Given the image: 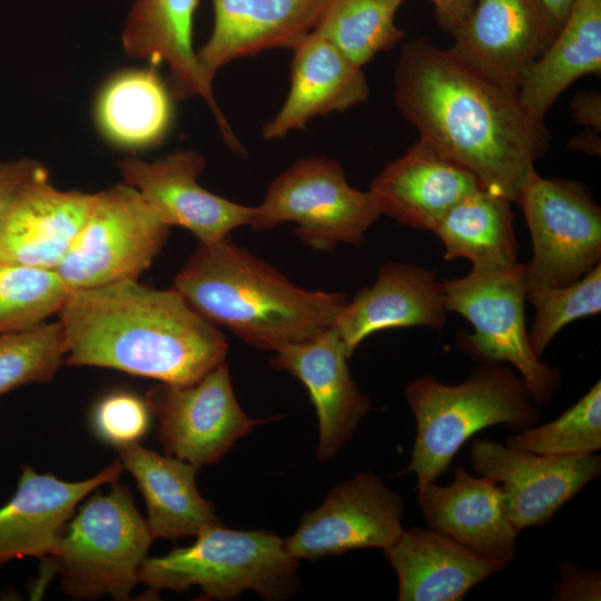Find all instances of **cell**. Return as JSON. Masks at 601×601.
<instances>
[{
	"instance_id": "8",
	"label": "cell",
	"mask_w": 601,
	"mask_h": 601,
	"mask_svg": "<svg viewBox=\"0 0 601 601\" xmlns=\"http://www.w3.org/2000/svg\"><path fill=\"white\" fill-rule=\"evenodd\" d=\"M380 215L371 194L353 188L337 160L308 157L270 183L249 226L267 230L293 221L305 245L331 250L341 243L361 244Z\"/></svg>"
},
{
	"instance_id": "13",
	"label": "cell",
	"mask_w": 601,
	"mask_h": 601,
	"mask_svg": "<svg viewBox=\"0 0 601 601\" xmlns=\"http://www.w3.org/2000/svg\"><path fill=\"white\" fill-rule=\"evenodd\" d=\"M469 457L473 470L501 483L503 509L521 532L548 523L601 472V457L538 454L492 440H474Z\"/></svg>"
},
{
	"instance_id": "4",
	"label": "cell",
	"mask_w": 601,
	"mask_h": 601,
	"mask_svg": "<svg viewBox=\"0 0 601 601\" xmlns=\"http://www.w3.org/2000/svg\"><path fill=\"white\" fill-rule=\"evenodd\" d=\"M416 422V436L405 472L416 476V491L449 470L460 447L476 432L504 425L518 432L534 426L539 414L521 377L501 365L476 368L460 384L418 377L405 388Z\"/></svg>"
},
{
	"instance_id": "1",
	"label": "cell",
	"mask_w": 601,
	"mask_h": 601,
	"mask_svg": "<svg viewBox=\"0 0 601 601\" xmlns=\"http://www.w3.org/2000/svg\"><path fill=\"white\" fill-rule=\"evenodd\" d=\"M394 99L420 139L511 203L549 145L514 95L423 38L402 47Z\"/></svg>"
},
{
	"instance_id": "6",
	"label": "cell",
	"mask_w": 601,
	"mask_h": 601,
	"mask_svg": "<svg viewBox=\"0 0 601 601\" xmlns=\"http://www.w3.org/2000/svg\"><path fill=\"white\" fill-rule=\"evenodd\" d=\"M65 526L52 552L62 591L72 599L128 600L154 540L130 490L112 481Z\"/></svg>"
},
{
	"instance_id": "23",
	"label": "cell",
	"mask_w": 601,
	"mask_h": 601,
	"mask_svg": "<svg viewBox=\"0 0 601 601\" xmlns=\"http://www.w3.org/2000/svg\"><path fill=\"white\" fill-rule=\"evenodd\" d=\"M417 494L427 529L482 556L508 565L514 560L520 532L505 515L497 483L456 465L450 484L432 482Z\"/></svg>"
},
{
	"instance_id": "14",
	"label": "cell",
	"mask_w": 601,
	"mask_h": 601,
	"mask_svg": "<svg viewBox=\"0 0 601 601\" xmlns=\"http://www.w3.org/2000/svg\"><path fill=\"white\" fill-rule=\"evenodd\" d=\"M559 29L542 0H475L447 50L516 97L524 71Z\"/></svg>"
},
{
	"instance_id": "18",
	"label": "cell",
	"mask_w": 601,
	"mask_h": 601,
	"mask_svg": "<svg viewBox=\"0 0 601 601\" xmlns=\"http://www.w3.org/2000/svg\"><path fill=\"white\" fill-rule=\"evenodd\" d=\"M198 0H135L121 33L126 53L148 60L152 67L166 63L174 98L198 96L213 112L227 146L238 141L214 97L213 83L201 72L193 48V24Z\"/></svg>"
},
{
	"instance_id": "40",
	"label": "cell",
	"mask_w": 601,
	"mask_h": 601,
	"mask_svg": "<svg viewBox=\"0 0 601 601\" xmlns=\"http://www.w3.org/2000/svg\"><path fill=\"white\" fill-rule=\"evenodd\" d=\"M542 1L560 27L566 19L572 6L575 2V0H542Z\"/></svg>"
},
{
	"instance_id": "24",
	"label": "cell",
	"mask_w": 601,
	"mask_h": 601,
	"mask_svg": "<svg viewBox=\"0 0 601 601\" xmlns=\"http://www.w3.org/2000/svg\"><path fill=\"white\" fill-rule=\"evenodd\" d=\"M292 50L289 91L263 126L266 140L280 139L317 116L346 110L368 97L362 68L325 38L311 31Z\"/></svg>"
},
{
	"instance_id": "31",
	"label": "cell",
	"mask_w": 601,
	"mask_h": 601,
	"mask_svg": "<svg viewBox=\"0 0 601 601\" xmlns=\"http://www.w3.org/2000/svg\"><path fill=\"white\" fill-rule=\"evenodd\" d=\"M68 293L55 270L0 259V334L46 322L58 314Z\"/></svg>"
},
{
	"instance_id": "20",
	"label": "cell",
	"mask_w": 601,
	"mask_h": 601,
	"mask_svg": "<svg viewBox=\"0 0 601 601\" xmlns=\"http://www.w3.org/2000/svg\"><path fill=\"white\" fill-rule=\"evenodd\" d=\"M329 0H213L210 37L196 52L205 78L213 83L227 63L262 51L293 49L313 31Z\"/></svg>"
},
{
	"instance_id": "33",
	"label": "cell",
	"mask_w": 601,
	"mask_h": 601,
	"mask_svg": "<svg viewBox=\"0 0 601 601\" xmlns=\"http://www.w3.org/2000/svg\"><path fill=\"white\" fill-rule=\"evenodd\" d=\"M65 356L59 321L0 334V396L23 385L49 383Z\"/></svg>"
},
{
	"instance_id": "5",
	"label": "cell",
	"mask_w": 601,
	"mask_h": 601,
	"mask_svg": "<svg viewBox=\"0 0 601 601\" xmlns=\"http://www.w3.org/2000/svg\"><path fill=\"white\" fill-rule=\"evenodd\" d=\"M196 536L189 546L145 560L139 573V582L147 587L145 599L193 585L200 588L199 599L207 600H229L250 590L277 601L297 591L299 560L286 551L284 539L275 533L218 524Z\"/></svg>"
},
{
	"instance_id": "11",
	"label": "cell",
	"mask_w": 601,
	"mask_h": 601,
	"mask_svg": "<svg viewBox=\"0 0 601 601\" xmlns=\"http://www.w3.org/2000/svg\"><path fill=\"white\" fill-rule=\"evenodd\" d=\"M145 402L158 420V440L167 455L198 469L218 462L242 437L267 420H254L239 406L226 362L187 385L158 383Z\"/></svg>"
},
{
	"instance_id": "9",
	"label": "cell",
	"mask_w": 601,
	"mask_h": 601,
	"mask_svg": "<svg viewBox=\"0 0 601 601\" xmlns=\"http://www.w3.org/2000/svg\"><path fill=\"white\" fill-rule=\"evenodd\" d=\"M515 203L532 239V257L523 264L526 292L574 283L600 264L601 211L581 185L534 169Z\"/></svg>"
},
{
	"instance_id": "22",
	"label": "cell",
	"mask_w": 601,
	"mask_h": 601,
	"mask_svg": "<svg viewBox=\"0 0 601 601\" xmlns=\"http://www.w3.org/2000/svg\"><path fill=\"white\" fill-rule=\"evenodd\" d=\"M479 188L471 171L418 139L372 180L367 191L381 215L433 231L452 206Z\"/></svg>"
},
{
	"instance_id": "25",
	"label": "cell",
	"mask_w": 601,
	"mask_h": 601,
	"mask_svg": "<svg viewBox=\"0 0 601 601\" xmlns=\"http://www.w3.org/2000/svg\"><path fill=\"white\" fill-rule=\"evenodd\" d=\"M384 553L397 575L400 601H459L508 566L422 528L404 529Z\"/></svg>"
},
{
	"instance_id": "38",
	"label": "cell",
	"mask_w": 601,
	"mask_h": 601,
	"mask_svg": "<svg viewBox=\"0 0 601 601\" xmlns=\"http://www.w3.org/2000/svg\"><path fill=\"white\" fill-rule=\"evenodd\" d=\"M435 9L439 24L453 33L472 10L475 0H430Z\"/></svg>"
},
{
	"instance_id": "29",
	"label": "cell",
	"mask_w": 601,
	"mask_h": 601,
	"mask_svg": "<svg viewBox=\"0 0 601 601\" xmlns=\"http://www.w3.org/2000/svg\"><path fill=\"white\" fill-rule=\"evenodd\" d=\"M433 233L441 239L446 259L466 258L482 269H509L519 264L511 201L483 188L452 206Z\"/></svg>"
},
{
	"instance_id": "30",
	"label": "cell",
	"mask_w": 601,
	"mask_h": 601,
	"mask_svg": "<svg viewBox=\"0 0 601 601\" xmlns=\"http://www.w3.org/2000/svg\"><path fill=\"white\" fill-rule=\"evenodd\" d=\"M403 1L329 0L313 31L363 68L404 37V31L395 24Z\"/></svg>"
},
{
	"instance_id": "34",
	"label": "cell",
	"mask_w": 601,
	"mask_h": 601,
	"mask_svg": "<svg viewBox=\"0 0 601 601\" xmlns=\"http://www.w3.org/2000/svg\"><path fill=\"white\" fill-rule=\"evenodd\" d=\"M535 316L528 332L531 347L541 358L549 343L569 323L601 311V266L574 283L526 292Z\"/></svg>"
},
{
	"instance_id": "32",
	"label": "cell",
	"mask_w": 601,
	"mask_h": 601,
	"mask_svg": "<svg viewBox=\"0 0 601 601\" xmlns=\"http://www.w3.org/2000/svg\"><path fill=\"white\" fill-rule=\"evenodd\" d=\"M505 444L538 454L581 455L601 449V383L598 381L558 418L520 431Z\"/></svg>"
},
{
	"instance_id": "19",
	"label": "cell",
	"mask_w": 601,
	"mask_h": 601,
	"mask_svg": "<svg viewBox=\"0 0 601 601\" xmlns=\"http://www.w3.org/2000/svg\"><path fill=\"white\" fill-rule=\"evenodd\" d=\"M122 470L116 461L89 479L69 482L23 465L16 493L0 508V568L14 559L48 556L78 503L118 480Z\"/></svg>"
},
{
	"instance_id": "17",
	"label": "cell",
	"mask_w": 601,
	"mask_h": 601,
	"mask_svg": "<svg viewBox=\"0 0 601 601\" xmlns=\"http://www.w3.org/2000/svg\"><path fill=\"white\" fill-rule=\"evenodd\" d=\"M269 365L297 377L307 388L318 418L317 459L335 456L371 411V400L353 381L346 348L332 326L275 351Z\"/></svg>"
},
{
	"instance_id": "28",
	"label": "cell",
	"mask_w": 601,
	"mask_h": 601,
	"mask_svg": "<svg viewBox=\"0 0 601 601\" xmlns=\"http://www.w3.org/2000/svg\"><path fill=\"white\" fill-rule=\"evenodd\" d=\"M173 95L156 71L128 69L111 76L95 104V120L111 145L140 150L161 142L170 130Z\"/></svg>"
},
{
	"instance_id": "35",
	"label": "cell",
	"mask_w": 601,
	"mask_h": 601,
	"mask_svg": "<svg viewBox=\"0 0 601 601\" xmlns=\"http://www.w3.org/2000/svg\"><path fill=\"white\" fill-rule=\"evenodd\" d=\"M150 414L145 400L128 392H116L96 404L91 423L96 434L116 447L138 442L149 427Z\"/></svg>"
},
{
	"instance_id": "27",
	"label": "cell",
	"mask_w": 601,
	"mask_h": 601,
	"mask_svg": "<svg viewBox=\"0 0 601 601\" xmlns=\"http://www.w3.org/2000/svg\"><path fill=\"white\" fill-rule=\"evenodd\" d=\"M601 72V0H575L545 51L524 71L516 99L543 122L558 97L577 79Z\"/></svg>"
},
{
	"instance_id": "21",
	"label": "cell",
	"mask_w": 601,
	"mask_h": 601,
	"mask_svg": "<svg viewBox=\"0 0 601 601\" xmlns=\"http://www.w3.org/2000/svg\"><path fill=\"white\" fill-rule=\"evenodd\" d=\"M443 283L415 264L386 263L371 288L347 300L333 327L351 357L371 334L413 326L443 328L446 322Z\"/></svg>"
},
{
	"instance_id": "16",
	"label": "cell",
	"mask_w": 601,
	"mask_h": 601,
	"mask_svg": "<svg viewBox=\"0 0 601 601\" xmlns=\"http://www.w3.org/2000/svg\"><path fill=\"white\" fill-rule=\"evenodd\" d=\"M95 199L96 194L56 189L42 166L0 220V259L55 270L86 225Z\"/></svg>"
},
{
	"instance_id": "2",
	"label": "cell",
	"mask_w": 601,
	"mask_h": 601,
	"mask_svg": "<svg viewBox=\"0 0 601 601\" xmlns=\"http://www.w3.org/2000/svg\"><path fill=\"white\" fill-rule=\"evenodd\" d=\"M58 317L71 366L187 385L226 362L224 334L173 287L124 279L69 290Z\"/></svg>"
},
{
	"instance_id": "3",
	"label": "cell",
	"mask_w": 601,
	"mask_h": 601,
	"mask_svg": "<svg viewBox=\"0 0 601 601\" xmlns=\"http://www.w3.org/2000/svg\"><path fill=\"white\" fill-rule=\"evenodd\" d=\"M173 288L211 324L268 351L332 327L348 300L343 293L295 285L228 236L199 242Z\"/></svg>"
},
{
	"instance_id": "39",
	"label": "cell",
	"mask_w": 601,
	"mask_h": 601,
	"mask_svg": "<svg viewBox=\"0 0 601 601\" xmlns=\"http://www.w3.org/2000/svg\"><path fill=\"white\" fill-rule=\"evenodd\" d=\"M600 95L581 93L572 104L573 116L578 122L600 129Z\"/></svg>"
},
{
	"instance_id": "41",
	"label": "cell",
	"mask_w": 601,
	"mask_h": 601,
	"mask_svg": "<svg viewBox=\"0 0 601 601\" xmlns=\"http://www.w3.org/2000/svg\"><path fill=\"white\" fill-rule=\"evenodd\" d=\"M595 134H587L581 136L579 139H574L572 142L577 148L583 149L588 152L598 154L600 152V140H597Z\"/></svg>"
},
{
	"instance_id": "7",
	"label": "cell",
	"mask_w": 601,
	"mask_h": 601,
	"mask_svg": "<svg viewBox=\"0 0 601 601\" xmlns=\"http://www.w3.org/2000/svg\"><path fill=\"white\" fill-rule=\"evenodd\" d=\"M442 283L447 312L459 313L474 327L466 341L472 355L491 364H512L532 401L536 405L548 403L558 393L561 376L531 347L523 264L509 269L472 267L464 277Z\"/></svg>"
},
{
	"instance_id": "37",
	"label": "cell",
	"mask_w": 601,
	"mask_h": 601,
	"mask_svg": "<svg viewBox=\"0 0 601 601\" xmlns=\"http://www.w3.org/2000/svg\"><path fill=\"white\" fill-rule=\"evenodd\" d=\"M41 167L29 158L0 161V220L17 193Z\"/></svg>"
},
{
	"instance_id": "12",
	"label": "cell",
	"mask_w": 601,
	"mask_h": 601,
	"mask_svg": "<svg viewBox=\"0 0 601 601\" xmlns=\"http://www.w3.org/2000/svg\"><path fill=\"white\" fill-rule=\"evenodd\" d=\"M402 495L374 472L341 482L315 510L302 514L297 530L284 539L297 560L315 561L363 548L390 549L403 533Z\"/></svg>"
},
{
	"instance_id": "36",
	"label": "cell",
	"mask_w": 601,
	"mask_h": 601,
	"mask_svg": "<svg viewBox=\"0 0 601 601\" xmlns=\"http://www.w3.org/2000/svg\"><path fill=\"white\" fill-rule=\"evenodd\" d=\"M560 581L554 587L552 600L594 601L600 600V571L580 569L571 561L559 563Z\"/></svg>"
},
{
	"instance_id": "26",
	"label": "cell",
	"mask_w": 601,
	"mask_h": 601,
	"mask_svg": "<svg viewBox=\"0 0 601 601\" xmlns=\"http://www.w3.org/2000/svg\"><path fill=\"white\" fill-rule=\"evenodd\" d=\"M120 463L135 477L147 505V525L154 539L198 535L221 524L211 502L196 486L198 467L131 442L116 446Z\"/></svg>"
},
{
	"instance_id": "10",
	"label": "cell",
	"mask_w": 601,
	"mask_h": 601,
	"mask_svg": "<svg viewBox=\"0 0 601 601\" xmlns=\"http://www.w3.org/2000/svg\"><path fill=\"white\" fill-rule=\"evenodd\" d=\"M169 228L135 187L116 185L96 193L86 225L55 272L68 290L138 279Z\"/></svg>"
},
{
	"instance_id": "15",
	"label": "cell",
	"mask_w": 601,
	"mask_h": 601,
	"mask_svg": "<svg viewBox=\"0 0 601 601\" xmlns=\"http://www.w3.org/2000/svg\"><path fill=\"white\" fill-rule=\"evenodd\" d=\"M205 158L193 150H178L148 162L128 158L119 162L126 184L135 187L155 214L169 227L180 226L200 243L227 237L249 225L254 207L217 196L198 183Z\"/></svg>"
}]
</instances>
